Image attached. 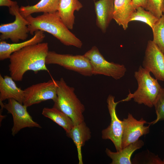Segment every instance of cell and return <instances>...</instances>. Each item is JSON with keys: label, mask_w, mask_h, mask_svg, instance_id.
<instances>
[{"label": "cell", "mask_w": 164, "mask_h": 164, "mask_svg": "<svg viewBox=\"0 0 164 164\" xmlns=\"http://www.w3.org/2000/svg\"><path fill=\"white\" fill-rule=\"evenodd\" d=\"M25 18L29 23L28 28L31 35L40 30L52 34L64 45L79 48L82 47V42L65 25L58 11L43 13L36 17L31 15Z\"/></svg>", "instance_id": "cell-2"}, {"label": "cell", "mask_w": 164, "mask_h": 164, "mask_svg": "<svg viewBox=\"0 0 164 164\" xmlns=\"http://www.w3.org/2000/svg\"><path fill=\"white\" fill-rule=\"evenodd\" d=\"M122 122V149L137 141L140 137L149 132L150 125L145 126L144 124L147 123L143 118L137 120L130 113H128L127 118L123 119Z\"/></svg>", "instance_id": "cell-12"}, {"label": "cell", "mask_w": 164, "mask_h": 164, "mask_svg": "<svg viewBox=\"0 0 164 164\" xmlns=\"http://www.w3.org/2000/svg\"><path fill=\"white\" fill-rule=\"evenodd\" d=\"M134 76L138 83V88L133 93L130 92L124 101L133 99L138 104H143L149 108L154 106L162 87L157 80L152 77L150 72L141 66L135 72Z\"/></svg>", "instance_id": "cell-3"}, {"label": "cell", "mask_w": 164, "mask_h": 164, "mask_svg": "<svg viewBox=\"0 0 164 164\" xmlns=\"http://www.w3.org/2000/svg\"><path fill=\"white\" fill-rule=\"evenodd\" d=\"M59 1L40 0L34 5L21 6L19 8V12L24 18L35 13L54 12L57 11Z\"/></svg>", "instance_id": "cell-20"}, {"label": "cell", "mask_w": 164, "mask_h": 164, "mask_svg": "<svg viewBox=\"0 0 164 164\" xmlns=\"http://www.w3.org/2000/svg\"><path fill=\"white\" fill-rule=\"evenodd\" d=\"M42 114L62 127L66 133L69 132L74 125L73 121L68 116L54 107L44 108Z\"/></svg>", "instance_id": "cell-21"}, {"label": "cell", "mask_w": 164, "mask_h": 164, "mask_svg": "<svg viewBox=\"0 0 164 164\" xmlns=\"http://www.w3.org/2000/svg\"><path fill=\"white\" fill-rule=\"evenodd\" d=\"M83 6L78 0H60L57 11L63 22L69 29H73L74 24V12L78 11Z\"/></svg>", "instance_id": "cell-17"}, {"label": "cell", "mask_w": 164, "mask_h": 164, "mask_svg": "<svg viewBox=\"0 0 164 164\" xmlns=\"http://www.w3.org/2000/svg\"><path fill=\"white\" fill-rule=\"evenodd\" d=\"M152 29V41L164 53V14L159 19Z\"/></svg>", "instance_id": "cell-23"}, {"label": "cell", "mask_w": 164, "mask_h": 164, "mask_svg": "<svg viewBox=\"0 0 164 164\" xmlns=\"http://www.w3.org/2000/svg\"><path fill=\"white\" fill-rule=\"evenodd\" d=\"M114 0H99L94 2L96 24L104 33L106 32L113 18Z\"/></svg>", "instance_id": "cell-13"}, {"label": "cell", "mask_w": 164, "mask_h": 164, "mask_svg": "<svg viewBox=\"0 0 164 164\" xmlns=\"http://www.w3.org/2000/svg\"><path fill=\"white\" fill-rule=\"evenodd\" d=\"M49 51L48 43L41 42L27 46L13 53L9 58L11 77L15 81H20L28 71L35 73L41 70L49 72L46 66Z\"/></svg>", "instance_id": "cell-1"}, {"label": "cell", "mask_w": 164, "mask_h": 164, "mask_svg": "<svg viewBox=\"0 0 164 164\" xmlns=\"http://www.w3.org/2000/svg\"><path fill=\"white\" fill-rule=\"evenodd\" d=\"M45 37L44 32L38 30L34 32V35L31 38L21 43H7L5 40L0 41V60L9 59L13 53L25 46L42 42Z\"/></svg>", "instance_id": "cell-14"}, {"label": "cell", "mask_w": 164, "mask_h": 164, "mask_svg": "<svg viewBox=\"0 0 164 164\" xmlns=\"http://www.w3.org/2000/svg\"><path fill=\"white\" fill-rule=\"evenodd\" d=\"M13 99L23 104L24 90L18 87L13 78L0 74V103L5 100Z\"/></svg>", "instance_id": "cell-15"}, {"label": "cell", "mask_w": 164, "mask_h": 164, "mask_svg": "<svg viewBox=\"0 0 164 164\" xmlns=\"http://www.w3.org/2000/svg\"><path fill=\"white\" fill-rule=\"evenodd\" d=\"M114 97L111 95L108 96L107 100L108 108L111 121L109 125L101 132L102 138L104 139H110L114 144L117 151L122 149L121 140L123 134L122 121L120 120L117 116L116 108L117 104L121 100L115 102Z\"/></svg>", "instance_id": "cell-10"}, {"label": "cell", "mask_w": 164, "mask_h": 164, "mask_svg": "<svg viewBox=\"0 0 164 164\" xmlns=\"http://www.w3.org/2000/svg\"><path fill=\"white\" fill-rule=\"evenodd\" d=\"M67 136L71 138L76 145L77 151L79 164H83L82 147L91 137L90 129L84 121L74 125L68 132Z\"/></svg>", "instance_id": "cell-18"}, {"label": "cell", "mask_w": 164, "mask_h": 164, "mask_svg": "<svg viewBox=\"0 0 164 164\" xmlns=\"http://www.w3.org/2000/svg\"><path fill=\"white\" fill-rule=\"evenodd\" d=\"M17 4L16 1L11 0H0V6H7L9 7Z\"/></svg>", "instance_id": "cell-26"}, {"label": "cell", "mask_w": 164, "mask_h": 164, "mask_svg": "<svg viewBox=\"0 0 164 164\" xmlns=\"http://www.w3.org/2000/svg\"><path fill=\"white\" fill-rule=\"evenodd\" d=\"M0 104L2 109H5L8 113L12 115L13 124L11 131L13 136L25 128H41L38 123L33 120L27 111V107L23 104L13 99H8L7 103L2 102Z\"/></svg>", "instance_id": "cell-9"}, {"label": "cell", "mask_w": 164, "mask_h": 164, "mask_svg": "<svg viewBox=\"0 0 164 164\" xmlns=\"http://www.w3.org/2000/svg\"><path fill=\"white\" fill-rule=\"evenodd\" d=\"M58 81L53 79L26 88L24 90L23 104L27 108L49 100L55 102L57 99Z\"/></svg>", "instance_id": "cell-8"}, {"label": "cell", "mask_w": 164, "mask_h": 164, "mask_svg": "<svg viewBox=\"0 0 164 164\" xmlns=\"http://www.w3.org/2000/svg\"><path fill=\"white\" fill-rule=\"evenodd\" d=\"M46 64H57L85 76L93 75L90 61L84 55L61 54L53 51H49Z\"/></svg>", "instance_id": "cell-6"}, {"label": "cell", "mask_w": 164, "mask_h": 164, "mask_svg": "<svg viewBox=\"0 0 164 164\" xmlns=\"http://www.w3.org/2000/svg\"><path fill=\"white\" fill-rule=\"evenodd\" d=\"M164 0H147L145 9L151 12L159 19L163 14Z\"/></svg>", "instance_id": "cell-25"}, {"label": "cell", "mask_w": 164, "mask_h": 164, "mask_svg": "<svg viewBox=\"0 0 164 164\" xmlns=\"http://www.w3.org/2000/svg\"><path fill=\"white\" fill-rule=\"evenodd\" d=\"M163 11L164 10V1L163 2Z\"/></svg>", "instance_id": "cell-28"}, {"label": "cell", "mask_w": 164, "mask_h": 164, "mask_svg": "<svg viewBox=\"0 0 164 164\" xmlns=\"http://www.w3.org/2000/svg\"><path fill=\"white\" fill-rule=\"evenodd\" d=\"M136 9L132 0H114L113 19L125 30Z\"/></svg>", "instance_id": "cell-16"}, {"label": "cell", "mask_w": 164, "mask_h": 164, "mask_svg": "<svg viewBox=\"0 0 164 164\" xmlns=\"http://www.w3.org/2000/svg\"><path fill=\"white\" fill-rule=\"evenodd\" d=\"M9 12L15 16V20L12 22L0 25V41L10 39L13 43H17L20 40H25L29 33L28 22L20 13L18 4L9 7Z\"/></svg>", "instance_id": "cell-7"}, {"label": "cell", "mask_w": 164, "mask_h": 164, "mask_svg": "<svg viewBox=\"0 0 164 164\" xmlns=\"http://www.w3.org/2000/svg\"><path fill=\"white\" fill-rule=\"evenodd\" d=\"M163 13H164V10L163 11Z\"/></svg>", "instance_id": "cell-29"}, {"label": "cell", "mask_w": 164, "mask_h": 164, "mask_svg": "<svg viewBox=\"0 0 164 164\" xmlns=\"http://www.w3.org/2000/svg\"><path fill=\"white\" fill-rule=\"evenodd\" d=\"M156 118L154 121L149 123L154 125L160 121L164 120V88L162 87L154 104Z\"/></svg>", "instance_id": "cell-24"}, {"label": "cell", "mask_w": 164, "mask_h": 164, "mask_svg": "<svg viewBox=\"0 0 164 164\" xmlns=\"http://www.w3.org/2000/svg\"><path fill=\"white\" fill-rule=\"evenodd\" d=\"M144 145V142L142 140H138L119 151L113 152L107 148L105 152L112 160L111 164H131V158L132 154L136 150L141 148Z\"/></svg>", "instance_id": "cell-19"}, {"label": "cell", "mask_w": 164, "mask_h": 164, "mask_svg": "<svg viewBox=\"0 0 164 164\" xmlns=\"http://www.w3.org/2000/svg\"><path fill=\"white\" fill-rule=\"evenodd\" d=\"M164 53L152 40L147 43L142 67L152 73L157 80L164 81Z\"/></svg>", "instance_id": "cell-11"}, {"label": "cell", "mask_w": 164, "mask_h": 164, "mask_svg": "<svg viewBox=\"0 0 164 164\" xmlns=\"http://www.w3.org/2000/svg\"><path fill=\"white\" fill-rule=\"evenodd\" d=\"M136 8L142 7L145 9L147 5V0H132Z\"/></svg>", "instance_id": "cell-27"}, {"label": "cell", "mask_w": 164, "mask_h": 164, "mask_svg": "<svg viewBox=\"0 0 164 164\" xmlns=\"http://www.w3.org/2000/svg\"><path fill=\"white\" fill-rule=\"evenodd\" d=\"M74 90L61 78L58 81L57 99L53 107L68 116L76 125L84 121L83 114L85 108L76 95Z\"/></svg>", "instance_id": "cell-4"}, {"label": "cell", "mask_w": 164, "mask_h": 164, "mask_svg": "<svg viewBox=\"0 0 164 164\" xmlns=\"http://www.w3.org/2000/svg\"><path fill=\"white\" fill-rule=\"evenodd\" d=\"M84 55L90 61L93 75H103L118 80L122 77L126 71L124 65L109 62L105 59L95 46Z\"/></svg>", "instance_id": "cell-5"}, {"label": "cell", "mask_w": 164, "mask_h": 164, "mask_svg": "<svg viewBox=\"0 0 164 164\" xmlns=\"http://www.w3.org/2000/svg\"><path fill=\"white\" fill-rule=\"evenodd\" d=\"M158 19L159 18L150 12L145 10L142 7H138L136 8L135 11L133 14L130 22H142L146 24L152 28Z\"/></svg>", "instance_id": "cell-22"}]
</instances>
